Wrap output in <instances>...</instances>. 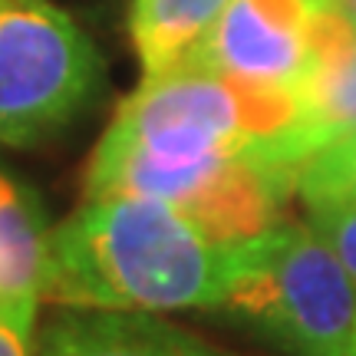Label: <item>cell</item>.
I'll list each match as a JSON object with an SVG mask.
<instances>
[{
  "label": "cell",
  "mask_w": 356,
  "mask_h": 356,
  "mask_svg": "<svg viewBox=\"0 0 356 356\" xmlns=\"http://www.w3.org/2000/svg\"><path fill=\"white\" fill-rule=\"evenodd\" d=\"M33 320L37 307L0 304V356H33Z\"/></svg>",
  "instance_id": "cell-13"
},
{
  "label": "cell",
  "mask_w": 356,
  "mask_h": 356,
  "mask_svg": "<svg viewBox=\"0 0 356 356\" xmlns=\"http://www.w3.org/2000/svg\"><path fill=\"white\" fill-rule=\"evenodd\" d=\"M50 270V228L37 195L0 178V304L37 307Z\"/></svg>",
  "instance_id": "cell-9"
},
{
  "label": "cell",
  "mask_w": 356,
  "mask_h": 356,
  "mask_svg": "<svg viewBox=\"0 0 356 356\" xmlns=\"http://www.w3.org/2000/svg\"><path fill=\"white\" fill-rule=\"evenodd\" d=\"M297 92L238 83L185 63L142 76L122 99L102 139L145 152H274L300 172L293 155Z\"/></svg>",
  "instance_id": "cell-3"
},
{
  "label": "cell",
  "mask_w": 356,
  "mask_h": 356,
  "mask_svg": "<svg viewBox=\"0 0 356 356\" xmlns=\"http://www.w3.org/2000/svg\"><path fill=\"white\" fill-rule=\"evenodd\" d=\"M293 92V155L300 165L323 145L356 132V20L340 7L314 17L310 63Z\"/></svg>",
  "instance_id": "cell-7"
},
{
  "label": "cell",
  "mask_w": 356,
  "mask_h": 356,
  "mask_svg": "<svg viewBox=\"0 0 356 356\" xmlns=\"http://www.w3.org/2000/svg\"><path fill=\"white\" fill-rule=\"evenodd\" d=\"M96 47L50 0H0V142L56 136L99 92Z\"/></svg>",
  "instance_id": "cell-5"
},
{
  "label": "cell",
  "mask_w": 356,
  "mask_h": 356,
  "mask_svg": "<svg viewBox=\"0 0 356 356\" xmlns=\"http://www.w3.org/2000/svg\"><path fill=\"white\" fill-rule=\"evenodd\" d=\"M297 195L304 204L356 198V132L323 145L297 172Z\"/></svg>",
  "instance_id": "cell-11"
},
{
  "label": "cell",
  "mask_w": 356,
  "mask_h": 356,
  "mask_svg": "<svg viewBox=\"0 0 356 356\" xmlns=\"http://www.w3.org/2000/svg\"><path fill=\"white\" fill-rule=\"evenodd\" d=\"M293 191L297 168L274 152L162 155L99 139L86 168V198L165 202L221 244H241L280 225Z\"/></svg>",
  "instance_id": "cell-4"
},
{
  "label": "cell",
  "mask_w": 356,
  "mask_h": 356,
  "mask_svg": "<svg viewBox=\"0 0 356 356\" xmlns=\"http://www.w3.org/2000/svg\"><path fill=\"white\" fill-rule=\"evenodd\" d=\"M0 178H3V175H0Z\"/></svg>",
  "instance_id": "cell-15"
},
{
  "label": "cell",
  "mask_w": 356,
  "mask_h": 356,
  "mask_svg": "<svg viewBox=\"0 0 356 356\" xmlns=\"http://www.w3.org/2000/svg\"><path fill=\"white\" fill-rule=\"evenodd\" d=\"M314 0H228L188 60L267 89H297L310 63Z\"/></svg>",
  "instance_id": "cell-6"
},
{
  "label": "cell",
  "mask_w": 356,
  "mask_h": 356,
  "mask_svg": "<svg viewBox=\"0 0 356 356\" xmlns=\"http://www.w3.org/2000/svg\"><path fill=\"white\" fill-rule=\"evenodd\" d=\"M307 225L330 248L346 274L356 280V198L307 204Z\"/></svg>",
  "instance_id": "cell-12"
},
{
  "label": "cell",
  "mask_w": 356,
  "mask_h": 356,
  "mask_svg": "<svg viewBox=\"0 0 356 356\" xmlns=\"http://www.w3.org/2000/svg\"><path fill=\"white\" fill-rule=\"evenodd\" d=\"M228 0H132L129 37L142 73L152 76L185 63L208 37Z\"/></svg>",
  "instance_id": "cell-10"
},
{
  "label": "cell",
  "mask_w": 356,
  "mask_h": 356,
  "mask_svg": "<svg viewBox=\"0 0 356 356\" xmlns=\"http://www.w3.org/2000/svg\"><path fill=\"white\" fill-rule=\"evenodd\" d=\"M234 244L208 238L172 204L142 195L86 198L50 231L43 300L92 310H218Z\"/></svg>",
  "instance_id": "cell-1"
},
{
  "label": "cell",
  "mask_w": 356,
  "mask_h": 356,
  "mask_svg": "<svg viewBox=\"0 0 356 356\" xmlns=\"http://www.w3.org/2000/svg\"><path fill=\"white\" fill-rule=\"evenodd\" d=\"M218 310L287 356H356V280L310 225L280 221L234 244Z\"/></svg>",
  "instance_id": "cell-2"
},
{
  "label": "cell",
  "mask_w": 356,
  "mask_h": 356,
  "mask_svg": "<svg viewBox=\"0 0 356 356\" xmlns=\"http://www.w3.org/2000/svg\"><path fill=\"white\" fill-rule=\"evenodd\" d=\"M340 10H343L346 17H353V20H356V0H340Z\"/></svg>",
  "instance_id": "cell-14"
},
{
  "label": "cell",
  "mask_w": 356,
  "mask_h": 356,
  "mask_svg": "<svg viewBox=\"0 0 356 356\" xmlns=\"http://www.w3.org/2000/svg\"><path fill=\"white\" fill-rule=\"evenodd\" d=\"M33 356H234L145 310L56 307Z\"/></svg>",
  "instance_id": "cell-8"
}]
</instances>
